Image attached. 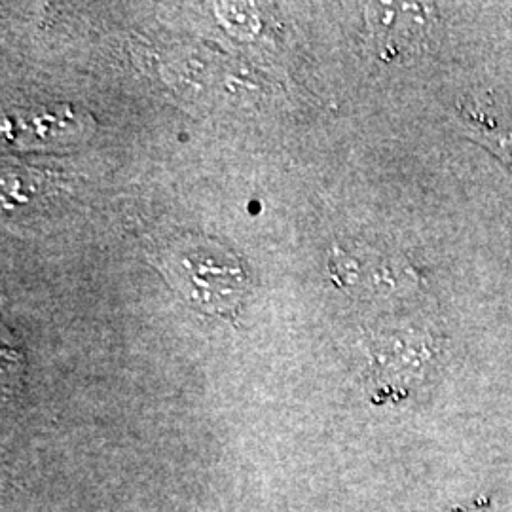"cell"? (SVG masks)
<instances>
[{
    "mask_svg": "<svg viewBox=\"0 0 512 512\" xmlns=\"http://www.w3.org/2000/svg\"><path fill=\"white\" fill-rule=\"evenodd\" d=\"M463 512H503V511H499V509H492V507H480V505H478V507H475V509H467V511H463Z\"/></svg>",
    "mask_w": 512,
    "mask_h": 512,
    "instance_id": "obj_2",
    "label": "cell"
},
{
    "mask_svg": "<svg viewBox=\"0 0 512 512\" xmlns=\"http://www.w3.org/2000/svg\"><path fill=\"white\" fill-rule=\"evenodd\" d=\"M173 287L213 315L234 317L247 293V275L238 256L220 249L190 243L188 249H175L162 258Z\"/></svg>",
    "mask_w": 512,
    "mask_h": 512,
    "instance_id": "obj_1",
    "label": "cell"
}]
</instances>
